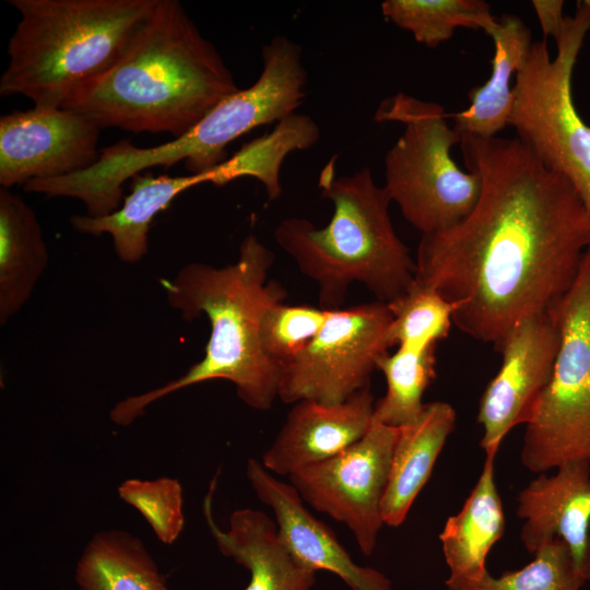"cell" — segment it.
I'll list each match as a JSON object with an SVG mask.
<instances>
[{
    "label": "cell",
    "mask_w": 590,
    "mask_h": 590,
    "mask_svg": "<svg viewBox=\"0 0 590 590\" xmlns=\"http://www.w3.org/2000/svg\"><path fill=\"white\" fill-rule=\"evenodd\" d=\"M480 199L458 225L425 234L412 288L455 305L452 322L499 351L522 319L571 286L590 245V217L573 186L518 138L461 135Z\"/></svg>",
    "instance_id": "cell-1"
},
{
    "label": "cell",
    "mask_w": 590,
    "mask_h": 590,
    "mask_svg": "<svg viewBox=\"0 0 590 590\" xmlns=\"http://www.w3.org/2000/svg\"><path fill=\"white\" fill-rule=\"evenodd\" d=\"M239 91L211 42L177 0H158L123 55L61 108L99 129L179 138Z\"/></svg>",
    "instance_id": "cell-2"
},
{
    "label": "cell",
    "mask_w": 590,
    "mask_h": 590,
    "mask_svg": "<svg viewBox=\"0 0 590 590\" xmlns=\"http://www.w3.org/2000/svg\"><path fill=\"white\" fill-rule=\"evenodd\" d=\"M273 261L272 251L251 234L240 243L234 263L191 262L174 279L162 280L169 306L185 320L202 314L209 319L205 354L181 377L118 401L109 412L110 420L128 426L158 399L212 379L234 384L238 398L249 408L270 410L279 398L281 366L264 355L259 327L264 311L287 296L280 282L268 280Z\"/></svg>",
    "instance_id": "cell-3"
},
{
    "label": "cell",
    "mask_w": 590,
    "mask_h": 590,
    "mask_svg": "<svg viewBox=\"0 0 590 590\" xmlns=\"http://www.w3.org/2000/svg\"><path fill=\"white\" fill-rule=\"evenodd\" d=\"M332 170L330 162L319 178L322 197L333 204L330 222L318 228L307 219L286 217L274 239L317 284L320 308L339 309L354 282L391 304L412 288L416 266L394 231L389 193L366 167L339 177Z\"/></svg>",
    "instance_id": "cell-4"
},
{
    "label": "cell",
    "mask_w": 590,
    "mask_h": 590,
    "mask_svg": "<svg viewBox=\"0 0 590 590\" xmlns=\"http://www.w3.org/2000/svg\"><path fill=\"white\" fill-rule=\"evenodd\" d=\"M158 0H9L20 21L8 45L2 96L61 108L110 69Z\"/></svg>",
    "instance_id": "cell-5"
},
{
    "label": "cell",
    "mask_w": 590,
    "mask_h": 590,
    "mask_svg": "<svg viewBox=\"0 0 590 590\" xmlns=\"http://www.w3.org/2000/svg\"><path fill=\"white\" fill-rule=\"evenodd\" d=\"M302 47L285 36L273 37L262 48L258 80L220 102L192 129L153 148L120 140L101 151L96 172L103 185L120 191L127 179L151 167L185 162L190 174L203 173L226 161L227 145L252 129L280 122L304 103L307 71Z\"/></svg>",
    "instance_id": "cell-6"
},
{
    "label": "cell",
    "mask_w": 590,
    "mask_h": 590,
    "mask_svg": "<svg viewBox=\"0 0 590 590\" xmlns=\"http://www.w3.org/2000/svg\"><path fill=\"white\" fill-rule=\"evenodd\" d=\"M434 102L399 92L378 106L376 122L397 121L402 134L385 157V188L404 219L422 235L449 229L475 208L481 177L462 170L450 150L461 134Z\"/></svg>",
    "instance_id": "cell-7"
},
{
    "label": "cell",
    "mask_w": 590,
    "mask_h": 590,
    "mask_svg": "<svg viewBox=\"0 0 590 590\" xmlns=\"http://www.w3.org/2000/svg\"><path fill=\"white\" fill-rule=\"evenodd\" d=\"M590 31V0H580L566 16L550 56L546 39L533 42L516 74L509 126L548 169L562 175L590 217V126L579 115L571 80Z\"/></svg>",
    "instance_id": "cell-8"
},
{
    "label": "cell",
    "mask_w": 590,
    "mask_h": 590,
    "mask_svg": "<svg viewBox=\"0 0 590 590\" xmlns=\"http://www.w3.org/2000/svg\"><path fill=\"white\" fill-rule=\"evenodd\" d=\"M559 330L552 377L526 424L521 462L544 473L590 460V245L568 291L550 309Z\"/></svg>",
    "instance_id": "cell-9"
},
{
    "label": "cell",
    "mask_w": 590,
    "mask_h": 590,
    "mask_svg": "<svg viewBox=\"0 0 590 590\" xmlns=\"http://www.w3.org/2000/svg\"><path fill=\"white\" fill-rule=\"evenodd\" d=\"M392 319L389 306L378 300L329 310L311 342L281 366L279 399L334 404L370 387L379 358L392 346Z\"/></svg>",
    "instance_id": "cell-10"
},
{
    "label": "cell",
    "mask_w": 590,
    "mask_h": 590,
    "mask_svg": "<svg viewBox=\"0 0 590 590\" xmlns=\"http://www.w3.org/2000/svg\"><path fill=\"white\" fill-rule=\"evenodd\" d=\"M398 433L374 420L361 440L288 476L303 502L346 526L366 556L384 526L381 504Z\"/></svg>",
    "instance_id": "cell-11"
},
{
    "label": "cell",
    "mask_w": 590,
    "mask_h": 590,
    "mask_svg": "<svg viewBox=\"0 0 590 590\" xmlns=\"http://www.w3.org/2000/svg\"><path fill=\"white\" fill-rule=\"evenodd\" d=\"M558 347L559 330L550 310L522 319L509 331L498 351L502 366L479 404L484 430L480 445L486 456H496L509 430L528 423L552 377Z\"/></svg>",
    "instance_id": "cell-12"
},
{
    "label": "cell",
    "mask_w": 590,
    "mask_h": 590,
    "mask_svg": "<svg viewBox=\"0 0 590 590\" xmlns=\"http://www.w3.org/2000/svg\"><path fill=\"white\" fill-rule=\"evenodd\" d=\"M99 128L64 108L34 106L0 117V184L68 176L98 158Z\"/></svg>",
    "instance_id": "cell-13"
},
{
    "label": "cell",
    "mask_w": 590,
    "mask_h": 590,
    "mask_svg": "<svg viewBox=\"0 0 590 590\" xmlns=\"http://www.w3.org/2000/svg\"><path fill=\"white\" fill-rule=\"evenodd\" d=\"M246 475L258 499L273 511L282 543L302 566L330 571L352 590H392L382 573L352 559L332 529L308 511L291 483L276 479L255 458L247 461Z\"/></svg>",
    "instance_id": "cell-14"
},
{
    "label": "cell",
    "mask_w": 590,
    "mask_h": 590,
    "mask_svg": "<svg viewBox=\"0 0 590 590\" xmlns=\"http://www.w3.org/2000/svg\"><path fill=\"white\" fill-rule=\"evenodd\" d=\"M375 405L370 387L340 403H294L261 463L272 474L290 476L337 456L367 434L374 423Z\"/></svg>",
    "instance_id": "cell-15"
},
{
    "label": "cell",
    "mask_w": 590,
    "mask_h": 590,
    "mask_svg": "<svg viewBox=\"0 0 590 590\" xmlns=\"http://www.w3.org/2000/svg\"><path fill=\"white\" fill-rule=\"evenodd\" d=\"M520 538L535 554L555 538L570 548L577 570L590 580V460H576L531 481L518 495Z\"/></svg>",
    "instance_id": "cell-16"
},
{
    "label": "cell",
    "mask_w": 590,
    "mask_h": 590,
    "mask_svg": "<svg viewBox=\"0 0 590 590\" xmlns=\"http://www.w3.org/2000/svg\"><path fill=\"white\" fill-rule=\"evenodd\" d=\"M216 477L203 500V515L219 551L245 567L250 580L245 590H310L316 571L302 566L287 551L275 521L266 512L241 508L232 512L222 530L213 518Z\"/></svg>",
    "instance_id": "cell-17"
},
{
    "label": "cell",
    "mask_w": 590,
    "mask_h": 590,
    "mask_svg": "<svg viewBox=\"0 0 590 590\" xmlns=\"http://www.w3.org/2000/svg\"><path fill=\"white\" fill-rule=\"evenodd\" d=\"M131 179V191L116 211L102 216L74 214L70 219L72 228L81 234L110 235L116 255L126 263L139 262L146 255L149 228L161 211L194 186L203 182L220 186L221 173L217 165L186 176L138 174Z\"/></svg>",
    "instance_id": "cell-18"
},
{
    "label": "cell",
    "mask_w": 590,
    "mask_h": 590,
    "mask_svg": "<svg viewBox=\"0 0 590 590\" xmlns=\"http://www.w3.org/2000/svg\"><path fill=\"white\" fill-rule=\"evenodd\" d=\"M455 424V409L434 401L424 404L415 421L399 427L381 504L384 524L397 528L404 522Z\"/></svg>",
    "instance_id": "cell-19"
},
{
    "label": "cell",
    "mask_w": 590,
    "mask_h": 590,
    "mask_svg": "<svg viewBox=\"0 0 590 590\" xmlns=\"http://www.w3.org/2000/svg\"><path fill=\"white\" fill-rule=\"evenodd\" d=\"M494 44L488 80L469 93L470 105L450 117L461 135L494 138L509 126L514 95L511 76L517 74L530 52L532 33L518 16L503 14L487 34Z\"/></svg>",
    "instance_id": "cell-20"
},
{
    "label": "cell",
    "mask_w": 590,
    "mask_h": 590,
    "mask_svg": "<svg viewBox=\"0 0 590 590\" xmlns=\"http://www.w3.org/2000/svg\"><path fill=\"white\" fill-rule=\"evenodd\" d=\"M495 456H486L482 473L461 510L447 519L439 534L447 580L479 581L488 573L485 560L503 536L505 516L494 480Z\"/></svg>",
    "instance_id": "cell-21"
},
{
    "label": "cell",
    "mask_w": 590,
    "mask_h": 590,
    "mask_svg": "<svg viewBox=\"0 0 590 590\" xmlns=\"http://www.w3.org/2000/svg\"><path fill=\"white\" fill-rule=\"evenodd\" d=\"M48 264V250L34 210L8 188L0 189V323L31 297Z\"/></svg>",
    "instance_id": "cell-22"
},
{
    "label": "cell",
    "mask_w": 590,
    "mask_h": 590,
    "mask_svg": "<svg viewBox=\"0 0 590 590\" xmlns=\"http://www.w3.org/2000/svg\"><path fill=\"white\" fill-rule=\"evenodd\" d=\"M80 590H169L144 543L122 530L95 533L76 562Z\"/></svg>",
    "instance_id": "cell-23"
},
{
    "label": "cell",
    "mask_w": 590,
    "mask_h": 590,
    "mask_svg": "<svg viewBox=\"0 0 590 590\" xmlns=\"http://www.w3.org/2000/svg\"><path fill=\"white\" fill-rule=\"evenodd\" d=\"M380 8L387 20L428 48L450 39L459 27L488 34L497 22L483 0H385Z\"/></svg>",
    "instance_id": "cell-24"
},
{
    "label": "cell",
    "mask_w": 590,
    "mask_h": 590,
    "mask_svg": "<svg viewBox=\"0 0 590 590\" xmlns=\"http://www.w3.org/2000/svg\"><path fill=\"white\" fill-rule=\"evenodd\" d=\"M436 345L401 344L382 355L378 363L387 384L386 394L375 405L374 420L392 427L415 421L422 413L425 390L436 376Z\"/></svg>",
    "instance_id": "cell-25"
},
{
    "label": "cell",
    "mask_w": 590,
    "mask_h": 590,
    "mask_svg": "<svg viewBox=\"0 0 590 590\" xmlns=\"http://www.w3.org/2000/svg\"><path fill=\"white\" fill-rule=\"evenodd\" d=\"M534 559L498 578L487 574L479 581L446 580L449 590H580L587 581L577 570L569 546L555 538L542 545Z\"/></svg>",
    "instance_id": "cell-26"
},
{
    "label": "cell",
    "mask_w": 590,
    "mask_h": 590,
    "mask_svg": "<svg viewBox=\"0 0 590 590\" xmlns=\"http://www.w3.org/2000/svg\"><path fill=\"white\" fill-rule=\"evenodd\" d=\"M388 306L393 316L389 330L392 346L437 345L448 335L453 323L455 305L434 291L411 288Z\"/></svg>",
    "instance_id": "cell-27"
},
{
    "label": "cell",
    "mask_w": 590,
    "mask_h": 590,
    "mask_svg": "<svg viewBox=\"0 0 590 590\" xmlns=\"http://www.w3.org/2000/svg\"><path fill=\"white\" fill-rule=\"evenodd\" d=\"M329 310L280 303L268 308L259 327L264 355L282 366L299 354L323 327Z\"/></svg>",
    "instance_id": "cell-28"
},
{
    "label": "cell",
    "mask_w": 590,
    "mask_h": 590,
    "mask_svg": "<svg viewBox=\"0 0 590 590\" xmlns=\"http://www.w3.org/2000/svg\"><path fill=\"white\" fill-rule=\"evenodd\" d=\"M118 495L142 515L161 542L172 544L177 540L185 523L182 488L177 480H126Z\"/></svg>",
    "instance_id": "cell-29"
},
{
    "label": "cell",
    "mask_w": 590,
    "mask_h": 590,
    "mask_svg": "<svg viewBox=\"0 0 590 590\" xmlns=\"http://www.w3.org/2000/svg\"><path fill=\"white\" fill-rule=\"evenodd\" d=\"M532 7L541 25L544 39L552 36L556 39L564 26L565 17L563 14L564 1L562 0H533Z\"/></svg>",
    "instance_id": "cell-30"
}]
</instances>
